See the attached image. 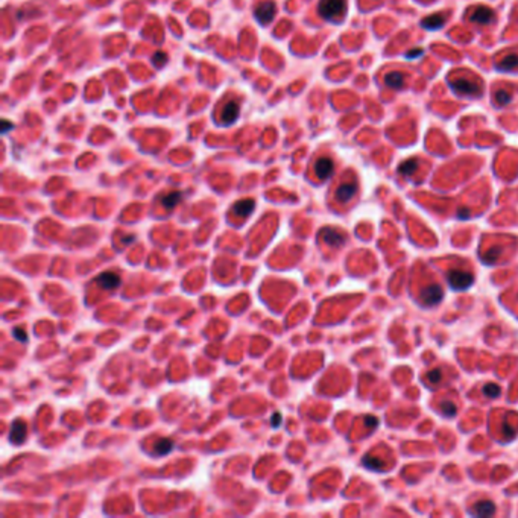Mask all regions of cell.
<instances>
[{"instance_id": "16", "label": "cell", "mask_w": 518, "mask_h": 518, "mask_svg": "<svg viewBox=\"0 0 518 518\" xmlns=\"http://www.w3.org/2000/svg\"><path fill=\"white\" fill-rule=\"evenodd\" d=\"M518 67V55L517 53H508L505 55L498 64H497V68L502 70V72H509V70H514Z\"/></svg>"}, {"instance_id": "28", "label": "cell", "mask_w": 518, "mask_h": 518, "mask_svg": "<svg viewBox=\"0 0 518 518\" xmlns=\"http://www.w3.org/2000/svg\"><path fill=\"white\" fill-rule=\"evenodd\" d=\"M166 60H167L166 53L158 52V53H155V55H154V60H152V63H154V65H163L164 63H166Z\"/></svg>"}, {"instance_id": "25", "label": "cell", "mask_w": 518, "mask_h": 518, "mask_svg": "<svg viewBox=\"0 0 518 518\" xmlns=\"http://www.w3.org/2000/svg\"><path fill=\"white\" fill-rule=\"evenodd\" d=\"M442 377H444V374H442L441 369H432V371L427 374V379H428V382H430L432 385H439L441 380H442Z\"/></svg>"}, {"instance_id": "17", "label": "cell", "mask_w": 518, "mask_h": 518, "mask_svg": "<svg viewBox=\"0 0 518 518\" xmlns=\"http://www.w3.org/2000/svg\"><path fill=\"white\" fill-rule=\"evenodd\" d=\"M385 84L390 87V88H395V90H400L403 85H404V76L403 73L400 72H390L385 76Z\"/></svg>"}, {"instance_id": "29", "label": "cell", "mask_w": 518, "mask_h": 518, "mask_svg": "<svg viewBox=\"0 0 518 518\" xmlns=\"http://www.w3.org/2000/svg\"><path fill=\"white\" fill-rule=\"evenodd\" d=\"M421 55H422V49L421 47H420V49L417 47V49H412V52H407V53H406V58H407V60H414V58H418V57H421Z\"/></svg>"}, {"instance_id": "8", "label": "cell", "mask_w": 518, "mask_h": 518, "mask_svg": "<svg viewBox=\"0 0 518 518\" xmlns=\"http://www.w3.org/2000/svg\"><path fill=\"white\" fill-rule=\"evenodd\" d=\"M470 20L479 25H489L494 20V12L488 6H477L471 11Z\"/></svg>"}, {"instance_id": "27", "label": "cell", "mask_w": 518, "mask_h": 518, "mask_svg": "<svg viewBox=\"0 0 518 518\" xmlns=\"http://www.w3.org/2000/svg\"><path fill=\"white\" fill-rule=\"evenodd\" d=\"M14 336H15V339L17 341H20V342H25V341H28V336H26V331L23 330V328H20V327H17V328H14Z\"/></svg>"}, {"instance_id": "26", "label": "cell", "mask_w": 518, "mask_h": 518, "mask_svg": "<svg viewBox=\"0 0 518 518\" xmlns=\"http://www.w3.org/2000/svg\"><path fill=\"white\" fill-rule=\"evenodd\" d=\"M500 254H502V248L497 246V248L491 249L489 256H484V261L488 263V264H489V263H494V261H497V259L500 257Z\"/></svg>"}, {"instance_id": "3", "label": "cell", "mask_w": 518, "mask_h": 518, "mask_svg": "<svg viewBox=\"0 0 518 518\" xmlns=\"http://www.w3.org/2000/svg\"><path fill=\"white\" fill-rule=\"evenodd\" d=\"M452 88L456 93L467 95V96H479L482 93V87L477 82H474V81H471L465 76L453 79L452 81Z\"/></svg>"}, {"instance_id": "2", "label": "cell", "mask_w": 518, "mask_h": 518, "mask_svg": "<svg viewBox=\"0 0 518 518\" xmlns=\"http://www.w3.org/2000/svg\"><path fill=\"white\" fill-rule=\"evenodd\" d=\"M447 281L454 291H467L474 283V275L468 271L452 269L447 272Z\"/></svg>"}, {"instance_id": "11", "label": "cell", "mask_w": 518, "mask_h": 518, "mask_svg": "<svg viewBox=\"0 0 518 518\" xmlns=\"http://www.w3.org/2000/svg\"><path fill=\"white\" fill-rule=\"evenodd\" d=\"M333 170H334V163L331 162L330 158H327V157L319 158V160L316 162V164H315V173H316V176H318L319 180H327V178H330L331 173H333Z\"/></svg>"}, {"instance_id": "5", "label": "cell", "mask_w": 518, "mask_h": 518, "mask_svg": "<svg viewBox=\"0 0 518 518\" xmlns=\"http://www.w3.org/2000/svg\"><path fill=\"white\" fill-rule=\"evenodd\" d=\"M321 237L327 245H330L333 248H339L345 243V236L334 228H324L321 231Z\"/></svg>"}, {"instance_id": "4", "label": "cell", "mask_w": 518, "mask_h": 518, "mask_svg": "<svg viewBox=\"0 0 518 518\" xmlns=\"http://www.w3.org/2000/svg\"><path fill=\"white\" fill-rule=\"evenodd\" d=\"M442 295H444V292H442V289L438 284L427 286L425 289L421 291L422 304H425V306H436V304L441 302Z\"/></svg>"}, {"instance_id": "18", "label": "cell", "mask_w": 518, "mask_h": 518, "mask_svg": "<svg viewBox=\"0 0 518 518\" xmlns=\"http://www.w3.org/2000/svg\"><path fill=\"white\" fill-rule=\"evenodd\" d=\"M418 169V160L417 158H410L407 162L401 163L400 167H398V173L400 175H404V176H410L417 172Z\"/></svg>"}, {"instance_id": "24", "label": "cell", "mask_w": 518, "mask_h": 518, "mask_svg": "<svg viewBox=\"0 0 518 518\" xmlns=\"http://www.w3.org/2000/svg\"><path fill=\"white\" fill-rule=\"evenodd\" d=\"M511 93L508 90H498L495 92V100L498 105H508L511 102Z\"/></svg>"}, {"instance_id": "14", "label": "cell", "mask_w": 518, "mask_h": 518, "mask_svg": "<svg viewBox=\"0 0 518 518\" xmlns=\"http://www.w3.org/2000/svg\"><path fill=\"white\" fill-rule=\"evenodd\" d=\"M444 23H445V15H442V14L439 12V14H433V15H430V17H425V19L421 22V26L422 28H425V29L438 31Z\"/></svg>"}, {"instance_id": "33", "label": "cell", "mask_w": 518, "mask_h": 518, "mask_svg": "<svg viewBox=\"0 0 518 518\" xmlns=\"http://www.w3.org/2000/svg\"><path fill=\"white\" fill-rule=\"evenodd\" d=\"M3 123H5V125H3V132H6L9 128H12V125H11L8 120H3Z\"/></svg>"}, {"instance_id": "15", "label": "cell", "mask_w": 518, "mask_h": 518, "mask_svg": "<svg viewBox=\"0 0 518 518\" xmlns=\"http://www.w3.org/2000/svg\"><path fill=\"white\" fill-rule=\"evenodd\" d=\"M254 210V201L253 199H243V201H239V202H236L234 204V207H233V211H234V215H237V216H248V215H251V211Z\"/></svg>"}, {"instance_id": "21", "label": "cell", "mask_w": 518, "mask_h": 518, "mask_svg": "<svg viewBox=\"0 0 518 518\" xmlns=\"http://www.w3.org/2000/svg\"><path fill=\"white\" fill-rule=\"evenodd\" d=\"M173 449V442L170 439H160L157 444H155V452L158 454H166L169 453L170 450Z\"/></svg>"}, {"instance_id": "6", "label": "cell", "mask_w": 518, "mask_h": 518, "mask_svg": "<svg viewBox=\"0 0 518 518\" xmlns=\"http://www.w3.org/2000/svg\"><path fill=\"white\" fill-rule=\"evenodd\" d=\"M239 111H240V106H239V102L236 100H228L225 103V106L222 108L221 111V122L224 125H229L233 122L237 120L239 117Z\"/></svg>"}, {"instance_id": "10", "label": "cell", "mask_w": 518, "mask_h": 518, "mask_svg": "<svg viewBox=\"0 0 518 518\" xmlns=\"http://www.w3.org/2000/svg\"><path fill=\"white\" fill-rule=\"evenodd\" d=\"M9 441L15 445L22 444L26 438V424L22 421V420H17L14 421V424L11 425V430H9Z\"/></svg>"}, {"instance_id": "30", "label": "cell", "mask_w": 518, "mask_h": 518, "mask_svg": "<svg viewBox=\"0 0 518 518\" xmlns=\"http://www.w3.org/2000/svg\"><path fill=\"white\" fill-rule=\"evenodd\" d=\"M457 218H459V219H468V218H470V210H468V208H460V210L457 211Z\"/></svg>"}, {"instance_id": "13", "label": "cell", "mask_w": 518, "mask_h": 518, "mask_svg": "<svg viewBox=\"0 0 518 518\" xmlns=\"http://www.w3.org/2000/svg\"><path fill=\"white\" fill-rule=\"evenodd\" d=\"M357 192L356 183H344L336 189V199L339 202H348Z\"/></svg>"}, {"instance_id": "23", "label": "cell", "mask_w": 518, "mask_h": 518, "mask_svg": "<svg viewBox=\"0 0 518 518\" xmlns=\"http://www.w3.org/2000/svg\"><path fill=\"white\" fill-rule=\"evenodd\" d=\"M484 394H485V397L495 398V397H498V395L502 394V389H500L498 385H495V383H488V385L484 386Z\"/></svg>"}, {"instance_id": "1", "label": "cell", "mask_w": 518, "mask_h": 518, "mask_svg": "<svg viewBox=\"0 0 518 518\" xmlns=\"http://www.w3.org/2000/svg\"><path fill=\"white\" fill-rule=\"evenodd\" d=\"M347 9L345 0H321L318 6L319 15L325 20H336L344 15Z\"/></svg>"}, {"instance_id": "31", "label": "cell", "mask_w": 518, "mask_h": 518, "mask_svg": "<svg viewBox=\"0 0 518 518\" xmlns=\"http://www.w3.org/2000/svg\"><path fill=\"white\" fill-rule=\"evenodd\" d=\"M365 420H366V425H371V427H377L379 425V420L376 418V417H365Z\"/></svg>"}, {"instance_id": "7", "label": "cell", "mask_w": 518, "mask_h": 518, "mask_svg": "<svg viewBox=\"0 0 518 518\" xmlns=\"http://www.w3.org/2000/svg\"><path fill=\"white\" fill-rule=\"evenodd\" d=\"M277 6L274 2H263L256 8V17L260 23H269L275 15Z\"/></svg>"}, {"instance_id": "12", "label": "cell", "mask_w": 518, "mask_h": 518, "mask_svg": "<svg viewBox=\"0 0 518 518\" xmlns=\"http://www.w3.org/2000/svg\"><path fill=\"white\" fill-rule=\"evenodd\" d=\"M96 283L102 289H116L120 284V277L114 272H103L97 277Z\"/></svg>"}, {"instance_id": "9", "label": "cell", "mask_w": 518, "mask_h": 518, "mask_svg": "<svg viewBox=\"0 0 518 518\" xmlns=\"http://www.w3.org/2000/svg\"><path fill=\"white\" fill-rule=\"evenodd\" d=\"M470 514L474 517H491L495 514V505L491 500H480L470 509Z\"/></svg>"}, {"instance_id": "32", "label": "cell", "mask_w": 518, "mask_h": 518, "mask_svg": "<svg viewBox=\"0 0 518 518\" xmlns=\"http://www.w3.org/2000/svg\"><path fill=\"white\" fill-rule=\"evenodd\" d=\"M278 424H281V415H280V414H275V415L272 417V425L277 427Z\"/></svg>"}, {"instance_id": "20", "label": "cell", "mask_w": 518, "mask_h": 518, "mask_svg": "<svg viewBox=\"0 0 518 518\" xmlns=\"http://www.w3.org/2000/svg\"><path fill=\"white\" fill-rule=\"evenodd\" d=\"M441 414H442L444 417H447V418H452V417H454V415L457 414V407H456V404H454L453 401L445 400V401L441 404Z\"/></svg>"}, {"instance_id": "19", "label": "cell", "mask_w": 518, "mask_h": 518, "mask_svg": "<svg viewBox=\"0 0 518 518\" xmlns=\"http://www.w3.org/2000/svg\"><path fill=\"white\" fill-rule=\"evenodd\" d=\"M181 199V193L180 192H170L167 193L166 196L162 198V204L166 207V208H173Z\"/></svg>"}, {"instance_id": "22", "label": "cell", "mask_w": 518, "mask_h": 518, "mask_svg": "<svg viewBox=\"0 0 518 518\" xmlns=\"http://www.w3.org/2000/svg\"><path fill=\"white\" fill-rule=\"evenodd\" d=\"M363 465L368 467L369 470H374V471H380L383 468V462L382 460H377L376 457H369V456H366L363 459Z\"/></svg>"}]
</instances>
